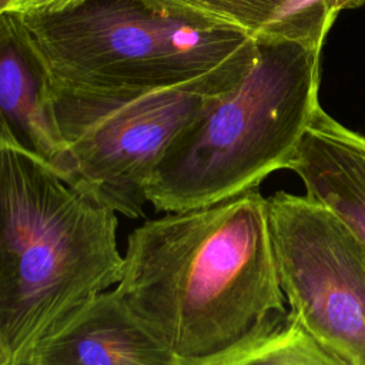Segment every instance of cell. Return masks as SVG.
Here are the masks:
<instances>
[{
	"label": "cell",
	"instance_id": "30bf717a",
	"mask_svg": "<svg viewBox=\"0 0 365 365\" xmlns=\"http://www.w3.org/2000/svg\"><path fill=\"white\" fill-rule=\"evenodd\" d=\"M170 14L238 27L255 38L324 46L338 14L365 0H144Z\"/></svg>",
	"mask_w": 365,
	"mask_h": 365
},
{
	"label": "cell",
	"instance_id": "277c9868",
	"mask_svg": "<svg viewBox=\"0 0 365 365\" xmlns=\"http://www.w3.org/2000/svg\"><path fill=\"white\" fill-rule=\"evenodd\" d=\"M20 14L54 83L88 93L181 86L257 47L238 27L182 19L144 0H78Z\"/></svg>",
	"mask_w": 365,
	"mask_h": 365
},
{
	"label": "cell",
	"instance_id": "8992f818",
	"mask_svg": "<svg viewBox=\"0 0 365 365\" xmlns=\"http://www.w3.org/2000/svg\"><path fill=\"white\" fill-rule=\"evenodd\" d=\"M288 314L336 365H365V245L307 195L267 198Z\"/></svg>",
	"mask_w": 365,
	"mask_h": 365
},
{
	"label": "cell",
	"instance_id": "4fadbf2b",
	"mask_svg": "<svg viewBox=\"0 0 365 365\" xmlns=\"http://www.w3.org/2000/svg\"><path fill=\"white\" fill-rule=\"evenodd\" d=\"M13 1H14V0H0V13L9 10Z\"/></svg>",
	"mask_w": 365,
	"mask_h": 365
},
{
	"label": "cell",
	"instance_id": "3957f363",
	"mask_svg": "<svg viewBox=\"0 0 365 365\" xmlns=\"http://www.w3.org/2000/svg\"><path fill=\"white\" fill-rule=\"evenodd\" d=\"M322 46L257 38L245 76L207 106L154 168L147 198L157 211L217 202L285 168L319 107Z\"/></svg>",
	"mask_w": 365,
	"mask_h": 365
},
{
	"label": "cell",
	"instance_id": "6da1fadb",
	"mask_svg": "<svg viewBox=\"0 0 365 365\" xmlns=\"http://www.w3.org/2000/svg\"><path fill=\"white\" fill-rule=\"evenodd\" d=\"M114 289L175 365H238L288 315L267 198L254 187L144 221Z\"/></svg>",
	"mask_w": 365,
	"mask_h": 365
},
{
	"label": "cell",
	"instance_id": "ba28073f",
	"mask_svg": "<svg viewBox=\"0 0 365 365\" xmlns=\"http://www.w3.org/2000/svg\"><path fill=\"white\" fill-rule=\"evenodd\" d=\"M26 365H175L113 288L97 294Z\"/></svg>",
	"mask_w": 365,
	"mask_h": 365
},
{
	"label": "cell",
	"instance_id": "5b68a950",
	"mask_svg": "<svg viewBox=\"0 0 365 365\" xmlns=\"http://www.w3.org/2000/svg\"><path fill=\"white\" fill-rule=\"evenodd\" d=\"M255 57L257 47L201 78L144 93L100 94L54 83L56 120L73 161L71 181L117 214L144 215L147 185L167 148L245 76Z\"/></svg>",
	"mask_w": 365,
	"mask_h": 365
},
{
	"label": "cell",
	"instance_id": "5bb4252c",
	"mask_svg": "<svg viewBox=\"0 0 365 365\" xmlns=\"http://www.w3.org/2000/svg\"><path fill=\"white\" fill-rule=\"evenodd\" d=\"M0 365H3V361H1V356H0Z\"/></svg>",
	"mask_w": 365,
	"mask_h": 365
},
{
	"label": "cell",
	"instance_id": "9c48e42d",
	"mask_svg": "<svg viewBox=\"0 0 365 365\" xmlns=\"http://www.w3.org/2000/svg\"><path fill=\"white\" fill-rule=\"evenodd\" d=\"M287 170L305 195L334 214L365 245V137L321 106L308 123Z\"/></svg>",
	"mask_w": 365,
	"mask_h": 365
},
{
	"label": "cell",
	"instance_id": "52a82bcc",
	"mask_svg": "<svg viewBox=\"0 0 365 365\" xmlns=\"http://www.w3.org/2000/svg\"><path fill=\"white\" fill-rule=\"evenodd\" d=\"M0 147L27 153L73 177L54 111L53 76L19 11L0 13Z\"/></svg>",
	"mask_w": 365,
	"mask_h": 365
},
{
	"label": "cell",
	"instance_id": "7c38bea8",
	"mask_svg": "<svg viewBox=\"0 0 365 365\" xmlns=\"http://www.w3.org/2000/svg\"><path fill=\"white\" fill-rule=\"evenodd\" d=\"M78 0H14L9 10L19 13H38L61 10Z\"/></svg>",
	"mask_w": 365,
	"mask_h": 365
},
{
	"label": "cell",
	"instance_id": "8fae6325",
	"mask_svg": "<svg viewBox=\"0 0 365 365\" xmlns=\"http://www.w3.org/2000/svg\"><path fill=\"white\" fill-rule=\"evenodd\" d=\"M247 364L336 365L335 359L289 314L242 354L238 365Z\"/></svg>",
	"mask_w": 365,
	"mask_h": 365
},
{
	"label": "cell",
	"instance_id": "7a4b0ae2",
	"mask_svg": "<svg viewBox=\"0 0 365 365\" xmlns=\"http://www.w3.org/2000/svg\"><path fill=\"white\" fill-rule=\"evenodd\" d=\"M117 212L44 161L0 147V356L26 365L100 292L123 254Z\"/></svg>",
	"mask_w": 365,
	"mask_h": 365
}]
</instances>
